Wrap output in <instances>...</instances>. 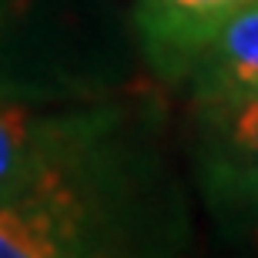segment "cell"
<instances>
[{
    "instance_id": "6",
    "label": "cell",
    "mask_w": 258,
    "mask_h": 258,
    "mask_svg": "<svg viewBox=\"0 0 258 258\" xmlns=\"http://www.w3.org/2000/svg\"><path fill=\"white\" fill-rule=\"evenodd\" d=\"M221 191H228V198L251 218L255 235H258V164L231 161L225 168V174H221Z\"/></svg>"
},
{
    "instance_id": "5",
    "label": "cell",
    "mask_w": 258,
    "mask_h": 258,
    "mask_svg": "<svg viewBox=\"0 0 258 258\" xmlns=\"http://www.w3.org/2000/svg\"><path fill=\"white\" fill-rule=\"evenodd\" d=\"M228 144L241 161L258 164V94L228 107Z\"/></svg>"
},
{
    "instance_id": "2",
    "label": "cell",
    "mask_w": 258,
    "mask_h": 258,
    "mask_svg": "<svg viewBox=\"0 0 258 258\" xmlns=\"http://www.w3.org/2000/svg\"><path fill=\"white\" fill-rule=\"evenodd\" d=\"M248 4L251 0H134V17L148 54L178 71L195 64L221 24Z\"/></svg>"
},
{
    "instance_id": "3",
    "label": "cell",
    "mask_w": 258,
    "mask_h": 258,
    "mask_svg": "<svg viewBox=\"0 0 258 258\" xmlns=\"http://www.w3.org/2000/svg\"><path fill=\"white\" fill-rule=\"evenodd\" d=\"M201 84L221 104H238L258 94V0L241 7L235 17L201 47Z\"/></svg>"
},
{
    "instance_id": "4",
    "label": "cell",
    "mask_w": 258,
    "mask_h": 258,
    "mask_svg": "<svg viewBox=\"0 0 258 258\" xmlns=\"http://www.w3.org/2000/svg\"><path fill=\"white\" fill-rule=\"evenodd\" d=\"M37 127L24 107H0V198L17 191L44 168H34Z\"/></svg>"
},
{
    "instance_id": "1",
    "label": "cell",
    "mask_w": 258,
    "mask_h": 258,
    "mask_svg": "<svg viewBox=\"0 0 258 258\" xmlns=\"http://www.w3.org/2000/svg\"><path fill=\"white\" fill-rule=\"evenodd\" d=\"M87 205L64 181L44 168L24 188L0 198V258H57L84 251Z\"/></svg>"
}]
</instances>
